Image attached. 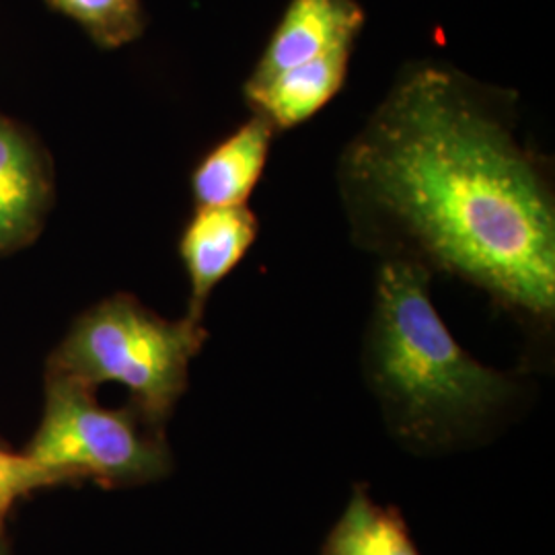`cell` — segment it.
Returning <instances> with one entry per match:
<instances>
[{
	"label": "cell",
	"instance_id": "cell-1",
	"mask_svg": "<svg viewBox=\"0 0 555 555\" xmlns=\"http://www.w3.org/2000/svg\"><path fill=\"white\" fill-rule=\"evenodd\" d=\"M366 243L397 247L537 319L555 311V204L543 163L463 75H401L341 157Z\"/></svg>",
	"mask_w": 555,
	"mask_h": 555
},
{
	"label": "cell",
	"instance_id": "cell-2",
	"mask_svg": "<svg viewBox=\"0 0 555 555\" xmlns=\"http://www.w3.org/2000/svg\"><path fill=\"white\" fill-rule=\"evenodd\" d=\"M430 272L389 258L378 270L366 371L405 437L437 438L496 412L515 385L467 354L428 293Z\"/></svg>",
	"mask_w": 555,
	"mask_h": 555
},
{
	"label": "cell",
	"instance_id": "cell-3",
	"mask_svg": "<svg viewBox=\"0 0 555 555\" xmlns=\"http://www.w3.org/2000/svg\"><path fill=\"white\" fill-rule=\"evenodd\" d=\"M206 337L202 321H169L130 295H114L75 321L48 360V373L93 389L119 383L132 405L163 428L188 389L190 364Z\"/></svg>",
	"mask_w": 555,
	"mask_h": 555
},
{
	"label": "cell",
	"instance_id": "cell-4",
	"mask_svg": "<svg viewBox=\"0 0 555 555\" xmlns=\"http://www.w3.org/2000/svg\"><path fill=\"white\" fill-rule=\"evenodd\" d=\"M25 455L66 483L93 479L105 488H130L171 472L160 426L134 405L107 410L93 387L52 373L46 377L40 428Z\"/></svg>",
	"mask_w": 555,
	"mask_h": 555
},
{
	"label": "cell",
	"instance_id": "cell-5",
	"mask_svg": "<svg viewBox=\"0 0 555 555\" xmlns=\"http://www.w3.org/2000/svg\"><path fill=\"white\" fill-rule=\"evenodd\" d=\"M52 194V171L40 144L0 114V256L36 241Z\"/></svg>",
	"mask_w": 555,
	"mask_h": 555
},
{
	"label": "cell",
	"instance_id": "cell-6",
	"mask_svg": "<svg viewBox=\"0 0 555 555\" xmlns=\"http://www.w3.org/2000/svg\"><path fill=\"white\" fill-rule=\"evenodd\" d=\"M258 217L245 206L231 208H196L188 222L179 254L190 278L188 318L204 319V307L210 293L245 258L258 237Z\"/></svg>",
	"mask_w": 555,
	"mask_h": 555
},
{
	"label": "cell",
	"instance_id": "cell-7",
	"mask_svg": "<svg viewBox=\"0 0 555 555\" xmlns=\"http://www.w3.org/2000/svg\"><path fill=\"white\" fill-rule=\"evenodd\" d=\"M364 20L357 0H291L247 80L268 79L337 48H352Z\"/></svg>",
	"mask_w": 555,
	"mask_h": 555
},
{
	"label": "cell",
	"instance_id": "cell-8",
	"mask_svg": "<svg viewBox=\"0 0 555 555\" xmlns=\"http://www.w3.org/2000/svg\"><path fill=\"white\" fill-rule=\"evenodd\" d=\"M350 56L352 48H337L268 79L247 80V103L276 130L295 128L336 98L348 77Z\"/></svg>",
	"mask_w": 555,
	"mask_h": 555
},
{
	"label": "cell",
	"instance_id": "cell-9",
	"mask_svg": "<svg viewBox=\"0 0 555 555\" xmlns=\"http://www.w3.org/2000/svg\"><path fill=\"white\" fill-rule=\"evenodd\" d=\"M274 132L268 119L254 114L199 160L192 176L196 208L245 206L263 176Z\"/></svg>",
	"mask_w": 555,
	"mask_h": 555
},
{
	"label": "cell",
	"instance_id": "cell-10",
	"mask_svg": "<svg viewBox=\"0 0 555 555\" xmlns=\"http://www.w3.org/2000/svg\"><path fill=\"white\" fill-rule=\"evenodd\" d=\"M323 555H420L396 508L358 488L323 545Z\"/></svg>",
	"mask_w": 555,
	"mask_h": 555
},
{
	"label": "cell",
	"instance_id": "cell-11",
	"mask_svg": "<svg viewBox=\"0 0 555 555\" xmlns=\"http://www.w3.org/2000/svg\"><path fill=\"white\" fill-rule=\"evenodd\" d=\"M54 11L77 21L101 48L114 50L139 40L144 31L140 0H46Z\"/></svg>",
	"mask_w": 555,
	"mask_h": 555
},
{
	"label": "cell",
	"instance_id": "cell-12",
	"mask_svg": "<svg viewBox=\"0 0 555 555\" xmlns=\"http://www.w3.org/2000/svg\"><path fill=\"white\" fill-rule=\"evenodd\" d=\"M66 483L52 469L41 467L25 453H11L0 447V537L4 518L11 513L13 504L23 496H29L43 488H54Z\"/></svg>",
	"mask_w": 555,
	"mask_h": 555
},
{
	"label": "cell",
	"instance_id": "cell-13",
	"mask_svg": "<svg viewBox=\"0 0 555 555\" xmlns=\"http://www.w3.org/2000/svg\"><path fill=\"white\" fill-rule=\"evenodd\" d=\"M0 555H9L7 547H4V541H2V537H0Z\"/></svg>",
	"mask_w": 555,
	"mask_h": 555
}]
</instances>
